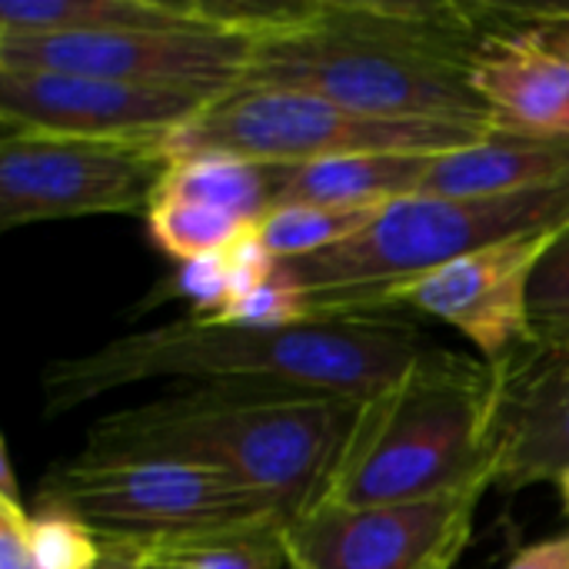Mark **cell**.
Masks as SVG:
<instances>
[{
	"instance_id": "obj_13",
	"label": "cell",
	"mask_w": 569,
	"mask_h": 569,
	"mask_svg": "<svg viewBox=\"0 0 569 569\" xmlns=\"http://www.w3.org/2000/svg\"><path fill=\"white\" fill-rule=\"evenodd\" d=\"M487 427L490 487L557 483L569 470V343L533 340L493 367Z\"/></svg>"
},
{
	"instance_id": "obj_26",
	"label": "cell",
	"mask_w": 569,
	"mask_h": 569,
	"mask_svg": "<svg viewBox=\"0 0 569 569\" xmlns=\"http://www.w3.org/2000/svg\"><path fill=\"white\" fill-rule=\"evenodd\" d=\"M493 10H497L500 27L523 33V37L569 57V7H540V10H533V7H517V10L493 7Z\"/></svg>"
},
{
	"instance_id": "obj_3",
	"label": "cell",
	"mask_w": 569,
	"mask_h": 569,
	"mask_svg": "<svg viewBox=\"0 0 569 569\" xmlns=\"http://www.w3.org/2000/svg\"><path fill=\"white\" fill-rule=\"evenodd\" d=\"M357 403L257 387H187L100 417L83 460H180L230 473L280 503L287 520L307 513L350 433Z\"/></svg>"
},
{
	"instance_id": "obj_28",
	"label": "cell",
	"mask_w": 569,
	"mask_h": 569,
	"mask_svg": "<svg viewBox=\"0 0 569 569\" xmlns=\"http://www.w3.org/2000/svg\"><path fill=\"white\" fill-rule=\"evenodd\" d=\"M507 569H569V533L540 540V543L520 550Z\"/></svg>"
},
{
	"instance_id": "obj_2",
	"label": "cell",
	"mask_w": 569,
	"mask_h": 569,
	"mask_svg": "<svg viewBox=\"0 0 569 569\" xmlns=\"http://www.w3.org/2000/svg\"><path fill=\"white\" fill-rule=\"evenodd\" d=\"M433 343L410 323L383 317L307 320L277 330L183 317L117 337L83 357L47 367V417L147 380L193 387H257L363 403L393 387Z\"/></svg>"
},
{
	"instance_id": "obj_16",
	"label": "cell",
	"mask_w": 569,
	"mask_h": 569,
	"mask_svg": "<svg viewBox=\"0 0 569 569\" xmlns=\"http://www.w3.org/2000/svg\"><path fill=\"white\" fill-rule=\"evenodd\" d=\"M177 27L247 30V10L243 3H197V0H3L0 3V33H113V30H177Z\"/></svg>"
},
{
	"instance_id": "obj_19",
	"label": "cell",
	"mask_w": 569,
	"mask_h": 569,
	"mask_svg": "<svg viewBox=\"0 0 569 569\" xmlns=\"http://www.w3.org/2000/svg\"><path fill=\"white\" fill-rule=\"evenodd\" d=\"M287 523H263L230 533H213L187 543L140 547L147 563L167 569H290Z\"/></svg>"
},
{
	"instance_id": "obj_21",
	"label": "cell",
	"mask_w": 569,
	"mask_h": 569,
	"mask_svg": "<svg viewBox=\"0 0 569 569\" xmlns=\"http://www.w3.org/2000/svg\"><path fill=\"white\" fill-rule=\"evenodd\" d=\"M147 223H150L153 243L167 257H173L177 263L210 257V253H223L250 227H257V223H247V220L223 213L217 207L180 200V197H163V193L153 197V203L147 210Z\"/></svg>"
},
{
	"instance_id": "obj_8",
	"label": "cell",
	"mask_w": 569,
	"mask_h": 569,
	"mask_svg": "<svg viewBox=\"0 0 569 569\" xmlns=\"http://www.w3.org/2000/svg\"><path fill=\"white\" fill-rule=\"evenodd\" d=\"M170 167L167 143L3 133L0 227L43 220L147 213Z\"/></svg>"
},
{
	"instance_id": "obj_7",
	"label": "cell",
	"mask_w": 569,
	"mask_h": 569,
	"mask_svg": "<svg viewBox=\"0 0 569 569\" xmlns=\"http://www.w3.org/2000/svg\"><path fill=\"white\" fill-rule=\"evenodd\" d=\"M40 507H60L100 540L137 547L187 543L213 533L290 523L277 500L230 473L180 460H70L37 490Z\"/></svg>"
},
{
	"instance_id": "obj_4",
	"label": "cell",
	"mask_w": 569,
	"mask_h": 569,
	"mask_svg": "<svg viewBox=\"0 0 569 569\" xmlns=\"http://www.w3.org/2000/svg\"><path fill=\"white\" fill-rule=\"evenodd\" d=\"M493 383L487 360L433 347L393 387L357 403L317 503L387 507L490 487Z\"/></svg>"
},
{
	"instance_id": "obj_9",
	"label": "cell",
	"mask_w": 569,
	"mask_h": 569,
	"mask_svg": "<svg viewBox=\"0 0 569 569\" xmlns=\"http://www.w3.org/2000/svg\"><path fill=\"white\" fill-rule=\"evenodd\" d=\"M253 33L233 27L113 30V33H0V70H50L230 93L243 83Z\"/></svg>"
},
{
	"instance_id": "obj_22",
	"label": "cell",
	"mask_w": 569,
	"mask_h": 569,
	"mask_svg": "<svg viewBox=\"0 0 569 569\" xmlns=\"http://www.w3.org/2000/svg\"><path fill=\"white\" fill-rule=\"evenodd\" d=\"M27 543L33 569H93L103 553V540L83 520L60 507L40 503L30 513Z\"/></svg>"
},
{
	"instance_id": "obj_29",
	"label": "cell",
	"mask_w": 569,
	"mask_h": 569,
	"mask_svg": "<svg viewBox=\"0 0 569 569\" xmlns=\"http://www.w3.org/2000/svg\"><path fill=\"white\" fill-rule=\"evenodd\" d=\"M93 569H147V557L137 543L127 540H103V553Z\"/></svg>"
},
{
	"instance_id": "obj_11",
	"label": "cell",
	"mask_w": 569,
	"mask_h": 569,
	"mask_svg": "<svg viewBox=\"0 0 569 569\" xmlns=\"http://www.w3.org/2000/svg\"><path fill=\"white\" fill-rule=\"evenodd\" d=\"M217 97L223 93L140 87L83 73L0 70V127L3 133L167 143Z\"/></svg>"
},
{
	"instance_id": "obj_23",
	"label": "cell",
	"mask_w": 569,
	"mask_h": 569,
	"mask_svg": "<svg viewBox=\"0 0 569 569\" xmlns=\"http://www.w3.org/2000/svg\"><path fill=\"white\" fill-rule=\"evenodd\" d=\"M530 327L540 343H569V223L553 230L533 267Z\"/></svg>"
},
{
	"instance_id": "obj_25",
	"label": "cell",
	"mask_w": 569,
	"mask_h": 569,
	"mask_svg": "<svg viewBox=\"0 0 569 569\" xmlns=\"http://www.w3.org/2000/svg\"><path fill=\"white\" fill-rule=\"evenodd\" d=\"M307 307L303 297L280 283L277 277H270L267 283L247 290L243 297H237L220 317H213V323H227V327H257V330H277V327H293V323H307Z\"/></svg>"
},
{
	"instance_id": "obj_27",
	"label": "cell",
	"mask_w": 569,
	"mask_h": 569,
	"mask_svg": "<svg viewBox=\"0 0 569 569\" xmlns=\"http://www.w3.org/2000/svg\"><path fill=\"white\" fill-rule=\"evenodd\" d=\"M30 513L20 500L0 497V569H33L27 543Z\"/></svg>"
},
{
	"instance_id": "obj_18",
	"label": "cell",
	"mask_w": 569,
	"mask_h": 569,
	"mask_svg": "<svg viewBox=\"0 0 569 569\" xmlns=\"http://www.w3.org/2000/svg\"><path fill=\"white\" fill-rule=\"evenodd\" d=\"M157 193L207 203L247 223H260L277 207V163L230 153H183L170 157Z\"/></svg>"
},
{
	"instance_id": "obj_14",
	"label": "cell",
	"mask_w": 569,
	"mask_h": 569,
	"mask_svg": "<svg viewBox=\"0 0 569 569\" xmlns=\"http://www.w3.org/2000/svg\"><path fill=\"white\" fill-rule=\"evenodd\" d=\"M473 87L503 127L569 137V57L500 27V20L473 57Z\"/></svg>"
},
{
	"instance_id": "obj_24",
	"label": "cell",
	"mask_w": 569,
	"mask_h": 569,
	"mask_svg": "<svg viewBox=\"0 0 569 569\" xmlns=\"http://www.w3.org/2000/svg\"><path fill=\"white\" fill-rule=\"evenodd\" d=\"M190 300V317L213 320L233 303V280H230V263L227 250L187 260L173 270V277L157 290V300Z\"/></svg>"
},
{
	"instance_id": "obj_30",
	"label": "cell",
	"mask_w": 569,
	"mask_h": 569,
	"mask_svg": "<svg viewBox=\"0 0 569 569\" xmlns=\"http://www.w3.org/2000/svg\"><path fill=\"white\" fill-rule=\"evenodd\" d=\"M557 487H560V493H563V507H567V513H569V470L557 480Z\"/></svg>"
},
{
	"instance_id": "obj_20",
	"label": "cell",
	"mask_w": 569,
	"mask_h": 569,
	"mask_svg": "<svg viewBox=\"0 0 569 569\" xmlns=\"http://www.w3.org/2000/svg\"><path fill=\"white\" fill-rule=\"evenodd\" d=\"M380 207H313V203H287L270 210L257 233L273 260H300L323 250L340 247L353 233H360Z\"/></svg>"
},
{
	"instance_id": "obj_1",
	"label": "cell",
	"mask_w": 569,
	"mask_h": 569,
	"mask_svg": "<svg viewBox=\"0 0 569 569\" xmlns=\"http://www.w3.org/2000/svg\"><path fill=\"white\" fill-rule=\"evenodd\" d=\"M493 30V7L470 3H267L240 87L300 90L370 117L503 127L473 87Z\"/></svg>"
},
{
	"instance_id": "obj_17",
	"label": "cell",
	"mask_w": 569,
	"mask_h": 569,
	"mask_svg": "<svg viewBox=\"0 0 569 569\" xmlns=\"http://www.w3.org/2000/svg\"><path fill=\"white\" fill-rule=\"evenodd\" d=\"M433 157L437 153H360L313 163H277V207H387L420 193Z\"/></svg>"
},
{
	"instance_id": "obj_6",
	"label": "cell",
	"mask_w": 569,
	"mask_h": 569,
	"mask_svg": "<svg viewBox=\"0 0 569 569\" xmlns=\"http://www.w3.org/2000/svg\"><path fill=\"white\" fill-rule=\"evenodd\" d=\"M497 123L370 117L300 90L237 87L180 127L167 150L230 153L257 163H313L360 153H450L497 133Z\"/></svg>"
},
{
	"instance_id": "obj_10",
	"label": "cell",
	"mask_w": 569,
	"mask_h": 569,
	"mask_svg": "<svg viewBox=\"0 0 569 569\" xmlns=\"http://www.w3.org/2000/svg\"><path fill=\"white\" fill-rule=\"evenodd\" d=\"M490 487L387 507L313 503L287 523L290 569H453Z\"/></svg>"
},
{
	"instance_id": "obj_12",
	"label": "cell",
	"mask_w": 569,
	"mask_h": 569,
	"mask_svg": "<svg viewBox=\"0 0 569 569\" xmlns=\"http://www.w3.org/2000/svg\"><path fill=\"white\" fill-rule=\"evenodd\" d=\"M550 237L553 233H530L490 243L403 280L380 300L377 313L383 317L407 307L437 317L460 330L480 357L497 367L537 340L530 327V280Z\"/></svg>"
},
{
	"instance_id": "obj_5",
	"label": "cell",
	"mask_w": 569,
	"mask_h": 569,
	"mask_svg": "<svg viewBox=\"0 0 569 569\" xmlns=\"http://www.w3.org/2000/svg\"><path fill=\"white\" fill-rule=\"evenodd\" d=\"M569 223V180L503 197L413 193L333 250L277 260L273 277L303 297L310 320L380 317V300L403 280L453 263L490 243L553 233Z\"/></svg>"
},
{
	"instance_id": "obj_15",
	"label": "cell",
	"mask_w": 569,
	"mask_h": 569,
	"mask_svg": "<svg viewBox=\"0 0 569 569\" xmlns=\"http://www.w3.org/2000/svg\"><path fill=\"white\" fill-rule=\"evenodd\" d=\"M569 180V137H543L503 127L487 140L437 153L420 193L433 197H503Z\"/></svg>"
}]
</instances>
